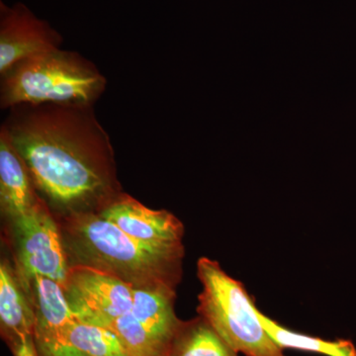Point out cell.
I'll return each instance as SVG.
<instances>
[{
	"label": "cell",
	"instance_id": "obj_7",
	"mask_svg": "<svg viewBox=\"0 0 356 356\" xmlns=\"http://www.w3.org/2000/svg\"><path fill=\"white\" fill-rule=\"evenodd\" d=\"M18 271L34 307V341L39 356H81L67 341V332L76 317L62 285L44 276Z\"/></svg>",
	"mask_w": 356,
	"mask_h": 356
},
{
	"label": "cell",
	"instance_id": "obj_1",
	"mask_svg": "<svg viewBox=\"0 0 356 356\" xmlns=\"http://www.w3.org/2000/svg\"><path fill=\"white\" fill-rule=\"evenodd\" d=\"M2 127L56 217L98 213L122 193L108 133L93 105H20Z\"/></svg>",
	"mask_w": 356,
	"mask_h": 356
},
{
	"label": "cell",
	"instance_id": "obj_11",
	"mask_svg": "<svg viewBox=\"0 0 356 356\" xmlns=\"http://www.w3.org/2000/svg\"><path fill=\"white\" fill-rule=\"evenodd\" d=\"M36 316L29 293L17 268L7 259L0 264V329L8 346L34 337Z\"/></svg>",
	"mask_w": 356,
	"mask_h": 356
},
{
	"label": "cell",
	"instance_id": "obj_17",
	"mask_svg": "<svg viewBox=\"0 0 356 356\" xmlns=\"http://www.w3.org/2000/svg\"><path fill=\"white\" fill-rule=\"evenodd\" d=\"M9 348L14 356H39L35 346L34 337H23Z\"/></svg>",
	"mask_w": 356,
	"mask_h": 356
},
{
	"label": "cell",
	"instance_id": "obj_3",
	"mask_svg": "<svg viewBox=\"0 0 356 356\" xmlns=\"http://www.w3.org/2000/svg\"><path fill=\"white\" fill-rule=\"evenodd\" d=\"M106 86V77L90 60L60 48L22 60L2 74L0 105H95Z\"/></svg>",
	"mask_w": 356,
	"mask_h": 356
},
{
	"label": "cell",
	"instance_id": "obj_13",
	"mask_svg": "<svg viewBox=\"0 0 356 356\" xmlns=\"http://www.w3.org/2000/svg\"><path fill=\"white\" fill-rule=\"evenodd\" d=\"M163 356H240L198 315L181 321Z\"/></svg>",
	"mask_w": 356,
	"mask_h": 356
},
{
	"label": "cell",
	"instance_id": "obj_14",
	"mask_svg": "<svg viewBox=\"0 0 356 356\" xmlns=\"http://www.w3.org/2000/svg\"><path fill=\"white\" fill-rule=\"evenodd\" d=\"M259 317L264 329L281 350L307 351L327 356H356L355 344L350 341H325L320 337L294 332L278 324L261 311H259Z\"/></svg>",
	"mask_w": 356,
	"mask_h": 356
},
{
	"label": "cell",
	"instance_id": "obj_12",
	"mask_svg": "<svg viewBox=\"0 0 356 356\" xmlns=\"http://www.w3.org/2000/svg\"><path fill=\"white\" fill-rule=\"evenodd\" d=\"M175 298L173 288H133L131 313L165 348L181 323L175 315Z\"/></svg>",
	"mask_w": 356,
	"mask_h": 356
},
{
	"label": "cell",
	"instance_id": "obj_15",
	"mask_svg": "<svg viewBox=\"0 0 356 356\" xmlns=\"http://www.w3.org/2000/svg\"><path fill=\"white\" fill-rule=\"evenodd\" d=\"M67 341L86 356H131L113 331L76 318L67 332Z\"/></svg>",
	"mask_w": 356,
	"mask_h": 356
},
{
	"label": "cell",
	"instance_id": "obj_6",
	"mask_svg": "<svg viewBox=\"0 0 356 356\" xmlns=\"http://www.w3.org/2000/svg\"><path fill=\"white\" fill-rule=\"evenodd\" d=\"M63 290L77 321L109 330L133 306L132 286L89 267L70 266Z\"/></svg>",
	"mask_w": 356,
	"mask_h": 356
},
{
	"label": "cell",
	"instance_id": "obj_10",
	"mask_svg": "<svg viewBox=\"0 0 356 356\" xmlns=\"http://www.w3.org/2000/svg\"><path fill=\"white\" fill-rule=\"evenodd\" d=\"M41 198L24 159L0 129V205L9 220L24 215Z\"/></svg>",
	"mask_w": 356,
	"mask_h": 356
},
{
	"label": "cell",
	"instance_id": "obj_16",
	"mask_svg": "<svg viewBox=\"0 0 356 356\" xmlns=\"http://www.w3.org/2000/svg\"><path fill=\"white\" fill-rule=\"evenodd\" d=\"M131 356H163L166 348L145 329L131 311L110 327Z\"/></svg>",
	"mask_w": 356,
	"mask_h": 356
},
{
	"label": "cell",
	"instance_id": "obj_5",
	"mask_svg": "<svg viewBox=\"0 0 356 356\" xmlns=\"http://www.w3.org/2000/svg\"><path fill=\"white\" fill-rule=\"evenodd\" d=\"M17 254V268L41 275L64 286L70 270L57 218L40 198L24 215L10 220Z\"/></svg>",
	"mask_w": 356,
	"mask_h": 356
},
{
	"label": "cell",
	"instance_id": "obj_2",
	"mask_svg": "<svg viewBox=\"0 0 356 356\" xmlns=\"http://www.w3.org/2000/svg\"><path fill=\"white\" fill-rule=\"evenodd\" d=\"M56 218L70 267L96 269L133 288L177 289L179 284L184 254L138 242L98 213Z\"/></svg>",
	"mask_w": 356,
	"mask_h": 356
},
{
	"label": "cell",
	"instance_id": "obj_9",
	"mask_svg": "<svg viewBox=\"0 0 356 356\" xmlns=\"http://www.w3.org/2000/svg\"><path fill=\"white\" fill-rule=\"evenodd\" d=\"M60 33L23 3H0V76L27 58L62 46Z\"/></svg>",
	"mask_w": 356,
	"mask_h": 356
},
{
	"label": "cell",
	"instance_id": "obj_4",
	"mask_svg": "<svg viewBox=\"0 0 356 356\" xmlns=\"http://www.w3.org/2000/svg\"><path fill=\"white\" fill-rule=\"evenodd\" d=\"M198 280L202 290L197 313L238 355L286 356L264 329L245 285L231 277L219 262L200 257Z\"/></svg>",
	"mask_w": 356,
	"mask_h": 356
},
{
	"label": "cell",
	"instance_id": "obj_8",
	"mask_svg": "<svg viewBox=\"0 0 356 356\" xmlns=\"http://www.w3.org/2000/svg\"><path fill=\"white\" fill-rule=\"evenodd\" d=\"M98 214L138 242L163 252L184 254V224L168 211L149 209L122 192Z\"/></svg>",
	"mask_w": 356,
	"mask_h": 356
}]
</instances>
